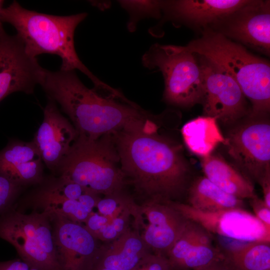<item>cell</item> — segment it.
<instances>
[{"mask_svg": "<svg viewBox=\"0 0 270 270\" xmlns=\"http://www.w3.org/2000/svg\"><path fill=\"white\" fill-rule=\"evenodd\" d=\"M154 121L113 134L121 170L148 200L178 202L186 195L190 170L180 146L158 134Z\"/></svg>", "mask_w": 270, "mask_h": 270, "instance_id": "1", "label": "cell"}, {"mask_svg": "<svg viewBox=\"0 0 270 270\" xmlns=\"http://www.w3.org/2000/svg\"><path fill=\"white\" fill-rule=\"evenodd\" d=\"M40 84L70 119L78 137L95 140L122 130L142 127L152 120L126 97L103 96L87 88L75 70L44 68Z\"/></svg>", "mask_w": 270, "mask_h": 270, "instance_id": "2", "label": "cell"}, {"mask_svg": "<svg viewBox=\"0 0 270 270\" xmlns=\"http://www.w3.org/2000/svg\"><path fill=\"white\" fill-rule=\"evenodd\" d=\"M82 12L67 16L40 13L24 8L13 1L0 10V22L14 27L28 54L36 58L48 54L62 60L61 70H78L92 82L97 91L106 90L109 86L94 76L80 59L75 48L74 32L87 16Z\"/></svg>", "mask_w": 270, "mask_h": 270, "instance_id": "3", "label": "cell"}, {"mask_svg": "<svg viewBox=\"0 0 270 270\" xmlns=\"http://www.w3.org/2000/svg\"><path fill=\"white\" fill-rule=\"evenodd\" d=\"M186 46L203 56L231 76L252 104L251 116L267 114L270 108V66L242 44L209 28Z\"/></svg>", "mask_w": 270, "mask_h": 270, "instance_id": "4", "label": "cell"}, {"mask_svg": "<svg viewBox=\"0 0 270 270\" xmlns=\"http://www.w3.org/2000/svg\"><path fill=\"white\" fill-rule=\"evenodd\" d=\"M56 174L105 196L120 192L126 183L113 134L95 140L78 137Z\"/></svg>", "mask_w": 270, "mask_h": 270, "instance_id": "5", "label": "cell"}, {"mask_svg": "<svg viewBox=\"0 0 270 270\" xmlns=\"http://www.w3.org/2000/svg\"><path fill=\"white\" fill-rule=\"evenodd\" d=\"M142 63L146 68L161 72L164 99L167 102L188 107L202 102L204 88L198 56L186 46L154 44L142 56Z\"/></svg>", "mask_w": 270, "mask_h": 270, "instance_id": "6", "label": "cell"}, {"mask_svg": "<svg viewBox=\"0 0 270 270\" xmlns=\"http://www.w3.org/2000/svg\"><path fill=\"white\" fill-rule=\"evenodd\" d=\"M0 238L12 244L20 259L39 270H62L48 214H24L14 206L0 214Z\"/></svg>", "mask_w": 270, "mask_h": 270, "instance_id": "7", "label": "cell"}, {"mask_svg": "<svg viewBox=\"0 0 270 270\" xmlns=\"http://www.w3.org/2000/svg\"><path fill=\"white\" fill-rule=\"evenodd\" d=\"M170 203L186 219L198 223L212 235L241 242H270V230L244 208L203 212L180 202Z\"/></svg>", "mask_w": 270, "mask_h": 270, "instance_id": "8", "label": "cell"}, {"mask_svg": "<svg viewBox=\"0 0 270 270\" xmlns=\"http://www.w3.org/2000/svg\"><path fill=\"white\" fill-rule=\"evenodd\" d=\"M136 232L147 247L166 256L183 230L188 220L170 202L147 200L133 204Z\"/></svg>", "mask_w": 270, "mask_h": 270, "instance_id": "9", "label": "cell"}, {"mask_svg": "<svg viewBox=\"0 0 270 270\" xmlns=\"http://www.w3.org/2000/svg\"><path fill=\"white\" fill-rule=\"evenodd\" d=\"M242 174L258 184L270 174V125L254 121L234 128L224 144Z\"/></svg>", "mask_w": 270, "mask_h": 270, "instance_id": "10", "label": "cell"}, {"mask_svg": "<svg viewBox=\"0 0 270 270\" xmlns=\"http://www.w3.org/2000/svg\"><path fill=\"white\" fill-rule=\"evenodd\" d=\"M198 56L202 72L205 116L226 124L235 122L247 112L240 88L222 68L203 56Z\"/></svg>", "mask_w": 270, "mask_h": 270, "instance_id": "11", "label": "cell"}, {"mask_svg": "<svg viewBox=\"0 0 270 270\" xmlns=\"http://www.w3.org/2000/svg\"><path fill=\"white\" fill-rule=\"evenodd\" d=\"M43 69L17 35L7 34L0 22V102L14 92L32 94Z\"/></svg>", "mask_w": 270, "mask_h": 270, "instance_id": "12", "label": "cell"}, {"mask_svg": "<svg viewBox=\"0 0 270 270\" xmlns=\"http://www.w3.org/2000/svg\"><path fill=\"white\" fill-rule=\"evenodd\" d=\"M208 28L269 56L270 0H248Z\"/></svg>", "mask_w": 270, "mask_h": 270, "instance_id": "13", "label": "cell"}, {"mask_svg": "<svg viewBox=\"0 0 270 270\" xmlns=\"http://www.w3.org/2000/svg\"><path fill=\"white\" fill-rule=\"evenodd\" d=\"M48 214L62 270H90L99 250L97 239L84 225Z\"/></svg>", "mask_w": 270, "mask_h": 270, "instance_id": "14", "label": "cell"}, {"mask_svg": "<svg viewBox=\"0 0 270 270\" xmlns=\"http://www.w3.org/2000/svg\"><path fill=\"white\" fill-rule=\"evenodd\" d=\"M44 120L32 140L44 164L56 174L77 138L73 124L59 110L56 102L48 98Z\"/></svg>", "mask_w": 270, "mask_h": 270, "instance_id": "15", "label": "cell"}, {"mask_svg": "<svg viewBox=\"0 0 270 270\" xmlns=\"http://www.w3.org/2000/svg\"><path fill=\"white\" fill-rule=\"evenodd\" d=\"M186 224L167 254L172 270H193L223 260L212 234L198 223L187 219Z\"/></svg>", "mask_w": 270, "mask_h": 270, "instance_id": "16", "label": "cell"}, {"mask_svg": "<svg viewBox=\"0 0 270 270\" xmlns=\"http://www.w3.org/2000/svg\"><path fill=\"white\" fill-rule=\"evenodd\" d=\"M248 0H160L162 22L170 20L204 30L232 13Z\"/></svg>", "mask_w": 270, "mask_h": 270, "instance_id": "17", "label": "cell"}, {"mask_svg": "<svg viewBox=\"0 0 270 270\" xmlns=\"http://www.w3.org/2000/svg\"><path fill=\"white\" fill-rule=\"evenodd\" d=\"M44 165L32 140H12L0 150V175L18 186L42 183Z\"/></svg>", "mask_w": 270, "mask_h": 270, "instance_id": "18", "label": "cell"}, {"mask_svg": "<svg viewBox=\"0 0 270 270\" xmlns=\"http://www.w3.org/2000/svg\"><path fill=\"white\" fill-rule=\"evenodd\" d=\"M148 253L136 232L126 230L108 248H99L90 270H132Z\"/></svg>", "mask_w": 270, "mask_h": 270, "instance_id": "19", "label": "cell"}, {"mask_svg": "<svg viewBox=\"0 0 270 270\" xmlns=\"http://www.w3.org/2000/svg\"><path fill=\"white\" fill-rule=\"evenodd\" d=\"M200 165L204 176L225 192L243 200L256 195L252 182L220 156L202 158Z\"/></svg>", "mask_w": 270, "mask_h": 270, "instance_id": "20", "label": "cell"}, {"mask_svg": "<svg viewBox=\"0 0 270 270\" xmlns=\"http://www.w3.org/2000/svg\"><path fill=\"white\" fill-rule=\"evenodd\" d=\"M187 202L191 208L203 212L244 208L243 200L221 190L204 176L192 180L186 191Z\"/></svg>", "mask_w": 270, "mask_h": 270, "instance_id": "21", "label": "cell"}, {"mask_svg": "<svg viewBox=\"0 0 270 270\" xmlns=\"http://www.w3.org/2000/svg\"><path fill=\"white\" fill-rule=\"evenodd\" d=\"M220 248L228 270H270V242H241Z\"/></svg>", "mask_w": 270, "mask_h": 270, "instance_id": "22", "label": "cell"}, {"mask_svg": "<svg viewBox=\"0 0 270 270\" xmlns=\"http://www.w3.org/2000/svg\"><path fill=\"white\" fill-rule=\"evenodd\" d=\"M181 133L189 150L202 158L212 154L218 144L226 141L217 120L210 116H198L188 122L182 127Z\"/></svg>", "mask_w": 270, "mask_h": 270, "instance_id": "23", "label": "cell"}, {"mask_svg": "<svg viewBox=\"0 0 270 270\" xmlns=\"http://www.w3.org/2000/svg\"><path fill=\"white\" fill-rule=\"evenodd\" d=\"M32 202L34 208L40 211L58 215L80 224L84 223L90 214L78 200L34 192L32 196Z\"/></svg>", "mask_w": 270, "mask_h": 270, "instance_id": "24", "label": "cell"}, {"mask_svg": "<svg viewBox=\"0 0 270 270\" xmlns=\"http://www.w3.org/2000/svg\"><path fill=\"white\" fill-rule=\"evenodd\" d=\"M119 4L130 15L128 30H136L138 22L146 18H160L162 16L160 0H119Z\"/></svg>", "mask_w": 270, "mask_h": 270, "instance_id": "25", "label": "cell"}, {"mask_svg": "<svg viewBox=\"0 0 270 270\" xmlns=\"http://www.w3.org/2000/svg\"><path fill=\"white\" fill-rule=\"evenodd\" d=\"M22 188L0 175V214L14 206Z\"/></svg>", "mask_w": 270, "mask_h": 270, "instance_id": "26", "label": "cell"}, {"mask_svg": "<svg viewBox=\"0 0 270 270\" xmlns=\"http://www.w3.org/2000/svg\"><path fill=\"white\" fill-rule=\"evenodd\" d=\"M132 270H172L168 258L164 256L148 253Z\"/></svg>", "mask_w": 270, "mask_h": 270, "instance_id": "27", "label": "cell"}, {"mask_svg": "<svg viewBox=\"0 0 270 270\" xmlns=\"http://www.w3.org/2000/svg\"><path fill=\"white\" fill-rule=\"evenodd\" d=\"M249 200L253 214L270 230V208L266 205L262 199L256 195L249 199Z\"/></svg>", "mask_w": 270, "mask_h": 270, "instance_id": "28", "label": "cell"}, {"mask_svg": "<svg viewBox=\"0 0 270 270\" xmlns=\"http://www.w3.org/2000/svg\"><path fill=\"white\" fill-rule=\"evenodd\" d=\"M108 223V220L107 217L92 212L84 222V226L94 236L102 228Z\"/></svg>", "mask_w": 270, "mask_h": 270, "instance_id": "29", "label": "cell"}, {"mask_svg": "<svg viewBox=\"0 0 270 270\" xmlns=\"http://www.w3.org/2000/svg\"><path fill=\"white\" fill-rule=\"evenodd\" d=\"M0 270H39L21 259L0 262Z\"/></svg>", "mask_w": 270, "mask_h": 270, "instance_id": "30", "label": "cell"}, {"mask_svg": "<svg viewBox=\"0 0 270 270\" xmlns=\"http://www.w3.org/2000/svg\"><path fill=\"white\" fill-rule=\"evenodd\" d=\"M98 195L93 192L87 191L80 196L78 201L90 214L100 200Z\"/></svg>", "mask_w": 270, "mask_h": 270, "instance_id": "31", "label": "cell"}, {"mask_svg": "<svg viewBox=\"0 0 270 270\" xmlns=\"http://www.w3.org/2000/svg\"><path fill=\"white\" fill-rule=\"evenodd\" d=\"M118 234L111 224H107L96 232L94 236L102 240H110L116 238Z\"/></svg>", "mask_w": 270, "mask_h": 270, "instance_id": "32", "label": "cell"}, {"mask_svg": "<svg viewBox=\"0 0 270 270\" xmlns=\"http://www.w3.org/2000/svg\"><path fill=\"white\" fill-rule=\"evenodd\" d=\"M263 194V200L266 205L270 208V174L266 175L259 183Z\"/></svg>", "mask_w": 270, "mask_h": 270, "instance_id": "33", "label": "cell"}, {"mask_svg": "<svg viewBox=\"0 0 270 270\" xmlns=\"http://www.w3.org/2000/svg\"><path fill=\"white\" fill-rule=\"evenodd\" d=\"M193 270H228L223 260L216 262L208 266Z\"/></svg>", "mask_w": 270, "mask_h": 270, "instance_id": "34", "label": "cell"}, {"mask_svg": "<svg viewBox=\"0 0 270 270\" xmlns=\"http://www.w3.org/2000/svg\"><path fill=\"white\" fill-rule=\"evenodd\" d=\"M4 0H0V10L3 8Z\"/></svg>", "mask_w": 270, "mask_h": 270, "instance_id": "35", "label": "cell"}]
</instances>
